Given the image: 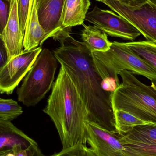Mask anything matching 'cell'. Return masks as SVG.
Listing matches in <instances>:
<instances>
[{
	"label": "cell",
	"instance_id": "6da1fadb",
	"mask_svg": "<svg viewBox=\"0 0 156 156\" xmlns=\"http://www.w3.org/2000/svg\"><path fill=\"white\" fill-rule=\"evenodd\" d=\"M58 63L76 84L88 111V122L116 133L112 102L113 91L106 90L94 65L91 51L69 36L54 51Z\"/></svg>",
	"mask_w": 156,
	"mask_h": 156
},
{
	"label": "cell",
	"instance_id": "7a4b0ae2",
	"mask_svg": "<svg viewBox=\"0 0 156 156\" xmlns=\"http://www.w3.org/2000/svg\"><path fill=\"white\" fill-rule=\"evenodd\" d=\"M43 112L54 122L63 149L86 145L88 109L76 84L62 66Z\"/></svg>",
	"mask_w": 156,
	"mask_h": 156
},
{
	"label": "cell",
	"instance_id": "3957f363",
	"mask_svg": "<svg viewBox=\"0 0 156 156\" xmlns=\"http://www.w3.org/2000/svg\"><path fill=\"white\" fill-rule=\"evenodd\" d=\"M95 67L106 85L112 82L114 89L120 85L118 75L126 70L156 81V69L126 46L125 43L114 41L106 52H91Z\"/></svg>",
	"mask_w": 156,
	"mask_h": 156
},
{
	"label": "cell",
	"instance_id": "277c9868",
	"mask_svg": "<svg viewBox=\"0 0 156 156\" xmlns=\"http://www.w3.org/2000/svg\"><path fill=\"white\" fill-rule=\"evenodd\" d=\"M119 75L122 83L112 94L114 111L123 110L156 125V89L143 83L128 70H122Z\"/></svg>",
	"mask_w": 156,
	"mask_h": 156
},
{
	"label": "cell",
	"instance_id": "5b68a950",
	"mask_svg": "<svg viewBox=\"0 0 156 156\" xmlns=\"http://www.w3.org/2000/svg\"><path fill=\"white\" fill-rule=\"evenodd\" d=\"M58 62L49 49H42L17 89L18 101L30 107L43 100L53 87Z\"/></svg>",
	"mask_w": 156,
	"mask_h": 156
},
{
	"label": "cell",
	"instance_id": "8992f818",
	"mask_svg": "<svg viewBox=\"0 0 156 156\" xmlns=\"http://www.w3.org/2000/svg\"><path fill=\"white\" fill-rule=\"evenodd\" d=\"M101 2L131 23L147 40L156 43L155 5L149 1L136 6H129L116 0Z\"/></svg>",
	"mask_w": 156,
	"mask_h": 156
},
{
	"label": "cell",
	"instance_id": "52a82bcc",
	"mask_svg": "<svg viewBox=\"0 0 156 156\" xmlns=\"http://www.w3.org/2000/svg\"><path fill=\"white\" fill-rule=\"evenodd\" d=\"M85 20L112 37L133 41L141 35L133 25L121 16L97 6L87 13Z\"/></svg>",
	"mask_w": 156,
	"mask_h": 156
},
{
	"label": "cell",
	"instance_id": "ba28073f",
	"mask_svg": "<svg viewBox=\"0 0 156 156\" xmlns=\"http://www.w3.org/2000/svg\"><path fill=\"white\" fill-rule=\"evenodd\" d=\"M42 50L41 47L23 50L9 60L0 71V93L10 94L26 76Z\"/></svg>",
	"mask_w": 156,
	"mask_h": 156
},
{
	"label": "cell",
	"instance_id": "9c48e42d",
	"mask_svg": "<svg viewBox=\"0 0 156 156\" xmlns=\"http://www.w3.org/2000/svg\"><path fill=\"white\" fill-rule=\"evenodd\" d=\"M65 0H35L39 23L45 32V41L52 37L58 41L68 28L62 26Z\"/></svg>",
	"mask_w": 156,
	"mask_h": 156
},
{
	"label": "cell",
	"instance_id": "30bf717a",
	"mask_svg": "<svg viewBox=\"0 0 156 156\" xmlns=\"http://www.w3.org/2000/svg\"><path fill=\"white\" fill-rule=\"evenodd\" d=\"M10 12L6 25L2 34L7 51L8 60L20 55L23 51L24 34L20 27L17 0H10Z\"/></svg>",
	"mask_w": 156,
	"mask_h": 156
},
{
	"label": "cell",
	"instance_id": "8fae6325",
	"mask_svg": "<svg viewBox=\"0 0 156 156\" xmlns=\"http://www.w3.org/2000/svg\"><path fill=\"white\" fill-rule=\"evenodd\" d=\"M45 32L39 23L35 0H30L23 41L24 50L29 51L41 46L45 41Z\"/></svg>",
	"mask_w": 156,
	"mask_h": 156
},
{
	"label": "cell",
	"instance_id": "7c38bea8",
	"mask_svg": "<svg viewBox=\"0 0 156 156\" xmlns=\"http://www.w3.org/2000/svg\"><path fill=\"white\" fill-rule=\"evenodd\" d=\"M37 143L10 121L0 118V152L16 146L30 147Z\"/></svg>",
	"mask_w": 156,
	"mask_h": 156
},
{
	"label": "cell",
	"instance_id": "4fadbf2b",
	"mask_svg": "<svg viewBox=\"0 0 156 156\" xmlns=\"http://www.w3.org/2000/svg\"><path fill=\"white\" fill-rule=\"evenodd\" d=\"M90 5V0H65L62 16L63 27L83 24Z\"/></svg>",
	"mask_w": 156,
	"mask_h": 156
},
{
	"label": "cell",
	"instance_id": "5bb4252c",
	"mask_svg": "<svg viewBox=\"0 0 156 156\" xmlns=\"http://www.w3.org/2000/svg\"><path fill=\"white\" fill-rule=\"evenodd\" d=\"M82 31V39L85 46L91 51L105 52L110 49L112 42L107 34L95 26L83 25Z\"/></svg>",
	"mask_w": 156,
	"mask_h": 156
},
{
	"label": "cell",
	"instance_id": "9a60e30c",
	"mask_svg": "<svg viewBox=\"0 0 156 156\" xmlns=\"http://www.w3.org/2000/svg\"><path fill=\"white\" fill-rule=\"evenodd\" d=\"M119 140L156 145V125L146 124L136 126L128 133H116Z\"/></svg>",
	"mask_w": 156,
	"mask_h": 156
},
{
	"label": "cell",
	"instance_id": "2e32d148",
	"mask_svg": "<svg viewBox=\"0 0 156 156\" xmlns=\"http://www.w3.org/2000/svg\"><path fill=\"white\" fill-rule=\"evenodd\" d=\"M127 47L156 69V43L148 40L125 43Z\"/></svg>",
	"mask_w": 156,
	"mask_h": 156
},
{
	"label": "cell",
	"instance_id": "e0dca14e",
	"mask_svg": "<svg viewBox=\"0 0 156 156\" xmlns=\"http://www.w3.org/2000/svg\"><path fill=\"white\" fill-rule=\"evenodd\" d=\"M114 112L116 130L119 133H126L136 126L149 124L123 110H116Z\"/></svg>",
	"mask_w": 156,
	"mask_h": 156
},
{
	"label": "cell",
	"instance_id": "ac0fdd59",
	"mask_svg": "<svg viewBox=\"0 0 156 156\" xmlns=\"http://www.w3.org/2000/svg\"><path fill=\"white\" fill-rule=\"evenodd\" d=\"M119 140L125 146V156H156L155 145Z\"/></svg>",
	"mask_w": 156,
	"mask_h": 156
},
{
	"label": "cell",
	"instance_id": "d6986e66",
	"mask_svg": "<svg viewBox=\"0 0 156 156\" xmlns=\"http://www.w3.org/2000/svg\"><path fill=\"white\" fill-rule=\"evenodd\" d=\"M23 113L22 107L12 99L0 98V118L6 121H12Z\"/></svg>",
	"mask_w": 156,
	"mask_h": 156
},
{
	"label": "cell",
	"instance_id": "ffe728a7",
	"mask_svg": "<svg viewBox=\"0 0 156 156\" xmlns=\"http://www.w3.org/2000/svg\"><path fill=\"white\" fill-rule=\"evenodd\" d=\"M0 156H45L38 144L30 147L17 145L0 152Z\"/></svg>",
	"mask_w": 156,
	"mask_h": 156
},
{
	"label": "cell",
	"instance_id": "44dd1931",
	"mask_svg": "<svg viewBox=\"0 0 156 156\" xmlns=\"http://www.w3.org/2000/svg\"><path fill=\"white\" fill-rule=\"evenodd\" d=\"M50 156H96L90 148L83 144L63 149L57 154Z\"/></svg>",
	"mask_w": 156,
	"mask_h": 156
},
{
	"label": "cell",
	"instance_id": "7402d4cb",
	"mask_svg": "<svg viewBox=\"0 0 156 156\" xmlns=\"http://www.w3.org/2000/svg\"><path fill=\"white\" fill-rule=\"evenodd\" d=\"M17 1L20 27H21L22 32L24 34L30 0H17Z\"/></svg>",
	"mask_w": 156,
	"mask_h": 156
},
{
	"label": "cell",
	"instance_id": "603a6c76",
	"mask_svg": "<svg viewBox=\"0 0 156 156\" xmlns=\"http://www.w3.org/2000/svg\"><path fill=\"white\" fill-rule=\"evenodd\" d=\"M10 7V2L7 0H0V34L1 35L7 23Z\"/></svg>",
	"mask_w": 156,
	"mask_h": 156
},
{
	"label": "cell",
	"instance_id": "cb8c5ba5",
	"mask_svg": "<svg viewBox=\"0 0 156 156\" xmlns=\"http://www.w3.org/2000/svg\"><path fill=\"white\" fill-rule=\"evenodd\" d=\"M7 51L3 40L0 41V71L8 62Z\"/></svg>",
	"mask_w": 156,
	"mask_h": 156
},
{
	"label": "cell",
	"instance_id": "d4e9b609",
	"mask_svg": "<svg viewBox=\"0 0 156 156\" xmlns=\"http://www.w3.org/2000/svg\"><path fill=\"white\" fill-rule=\"evenodd\" d=\"M99 2H101L103 0H96ZM126 5L131 6H139L144 4L149 0H116Z\"/></svg>",
	"mask_w": 156,
	"mask_h": 156
},
{
	"label": "cell",
	"instance_id": "484cf974",
	"mask_svg": "<svg viewBox=\"0 0 156 156\" xmlns=\"http://www.w3.org/2000/svg\"><path fill=\"white\" fill-rule=\"evenodd\" d=\"M151 85L156 89V81L151 82Z\"/></svg>",
	"mask_w": 156,
	"mask_h": 156
},
{
	"label": "cell",
	"instance_id": "4316f807",
	"mask_svg": "<svg viewBox=\"0 0 156 156\" xmlns=\"http://www.w3.org/2000/svg\"><path fill=\"white\" fill-rule=\"evenodd\" d=\"M149 2H150L156 5V0H149Z\"/></svg>",
	"mask_w": 156,
	"mask_h": 156
},
{
	"label": "cell",
	"instance_id": "83f0119b",
	"mask_svg": "<svg viewBox=\"0 0 156 156\" xmlns=\"http://www.w3.org/2000/svg\"><path fill=\"white\" fill-rule=\"evenodd\" d=\"M2 40V35L0 34V41Z\"/></svg>",
	"mask_w": 156,
	"mask_h": 156
},
{
	"label": "cell",
	"instance_id": "f1b7e54d",
	"mask_svg": "<svg viewBox=\"0 0 156 156\" xmlns=\"http://www.w3.org/2000/svg\"><path fill=\"white\" fill-rule=\"evenodd\" d=\"M7 1H8V2H10V0H7Z\"/></svg>",
	"mask_w": 156,
	"mask_h": 156
}]
</instances>
